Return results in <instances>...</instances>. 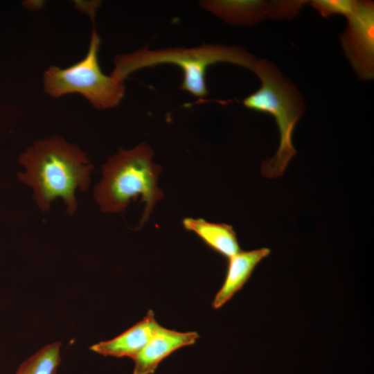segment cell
<instances>
[{
	"label": "cell",
	"mask_w": 374,
	"mask_h": 374,
	"mask_svg": "<svg viewBox=\"0 0 374 374\" xmlns=\"http://www.w3.org/2000/svg\"><path fill=\"white\" fill-rule=\"evenodd\" d=\"M341 42L350 64L362 80L374 77V3L358 1L352 15L348 18Z\"/></svg>",
	"instance_id": "6"
},
{
	"label": "cell",
	"mask_w": 374,
	"mask_h": 374,
	"mask_svg": "<svg viewBox=\"0 0 374 374\" xmlns=\"http://www.w3.org/2000/svg\"><path fill=\"white\" fill-rule=\"evenodd\" d=\"M253 72L261 81L260 87L243 100L247 109L272 116L280 133L276 154L261 165L262 175L268 178L280 177L296 154L292 145L295 126L304 110V103L296 87L287 80L276 66L264 59L256 60Z\"/></svg>",
	"instance_id": "4"
},
{
	"label": "cell",
	"mask_w": 374,
	"mask_h": 374,
	"mask_svg": "<svg viewBox=\"0 0 374 374\" xmlns=\"http://www.w3.org/2000/svg\"><path fill=\"white\" fill-rule=\"evenodd\" d=\"M182 224L187 231L195 233L208 247L227 259L241 251L236 233L229 224L193 217L184 218Z\"/></svg>",
	"instance_id": "11"
},
{
	"label": "cell",
	"mask_w": 374,
	"mask_h": 374,
	"mask_svg": "<svg viewBox=\"0 0 374 374\" xmlns=\"http://www.w3.org/2000/svg\"><path fill=\"white\" fill-rule=\"evenodd\" d=\"M357 1L353 0H314L310 2V4L323 17H328L332 15H341L348 19L354 12Z\"/></svg>",
	"instance_id": "13"
},
{
	"label": "cell",
	"mask_w": 374,
	"mask_h": 374,
	"mask_svg": "<svg viewBox=\"0 0 374 374\" xmlns=\"http://www.w3.org/2000/svg\"><path fill=\"white\" fill-rule=\"evenodd\" d=\"M198 338L196 332H178L159 326L145 347L132 359L133 374H153L165 358L182 347L194 344Z\"/></svg>",
	"instance_id": "8"
},
{
	"label": "cell",
	"mask_w": 374,
	"mask_h": 374,
	"mask_svg": "<svg viewBox=\"0 0 374 374\" xmlns=\"http://www.w3.org/2000/svg\"><path fill=\"white\" fill-rule=\"evenodd\" d=\"M24 169L19 181L33 191V198L43 212L61 199L69 215L78 209L76 192L87 191L93 169L87 154L78 145L57 136L35 141L19 157Z\"/></svg>",
	"instance_id": "1"
},
{
	"label": "cell",
	"mask_w": 374,
	"mask_h": 374,
	"mask_svg": "<svg viewBox=\"0 0 374 374\" xmlns=\"http://www.w3.org/2000/svg\"><path fill=\"white\" fill-rule=\"evenodd\" d=\"M100 37L93 28L86 55L67 68L52 65L43 75L44 90L53 98L78 93L95 108L106 109L117 106L125 93L123 82L105 74L100 66Z\"/></svg>",
	"instance_id": "5"
},
{
	"label": "cell",
	"mask_w": 374,
	"mask_h": 374,
	"mask_svg": "<svg viewBox=\"0 0 374 374\" xmlns=\"http://www.w3.org/2000/svg\"><path fill=\"white\" fill-rule=\"evenodd\" d=\"M266 247L240 251L228 258L225 278L213 301L212 305L219 309L230 301L250 278L258 265L270 254Z\"/></svg>",
	"instance_id": "10"
},
{
	"label": "cell",
	"mask_w": 374,
	"mask_h": 374,
	"mask_svg": "<svg viewBox=\"0 0 374 374\" xmlns=\"http://www.w3.org/2000/svg\"><path fill=\"white\" fill-rule=\"evenodd\" d=\"M60 342L47 344L18 367L15 374H57L61 362Z\"/></svg>",
	"instance_id": "12"
},
{
	"label": "cell",
	"mask_w": 374,
	"mask_h": 374,
	"mask_svg": "<svg viewBox=\"0 0 374 374\" xmlns=\"http://www.w3.org/2000/svg\"><path fill=\"white\" fill-rule=\"evenodd\" d=\"M304 1H265L258 0H206L200 6L233 25H251L266 17L294 16Z\"/></svg>",
	"instance_id": "7"
},
{
	"label": "cell",
	"mask_w": 374,
	"mask_h": 374,
	"mask_svg": "<svg viewBox=\"0 0 374 374\" xmlns=\"http://www.w3.org/2000/svg\"><path fill=\"white\" fill-rule=\"evenodd\" d=\"M154 152L145 143L125 150L118 148L102 166V177L93 195L104 213L124 212L132 201L141 197L145 208L139 226L148 220L155 204L163 197L157 186L161 166L152 161Z\"/></svg>",
	"instance_id": "2"
},
{
	"label": "cell",
	"mask_w": 374,
	"mask_h": 374,
	"mask_svg": "<svg viewBox=\"0 0 374 374\" xmlns=\"http://www.w3.org/2000/svg\"><path fill=\"white\" fill-rule=\"evenodd\" d=\"M256 60L242 47L220 44L200 46L170 47L150 50L143 47L134 52L115 56L111 75L123 82L132 73L143 68L170 64L183 71L180 89L198 98L208 93L206 75L208 67L218 62H228L253 71Z\"/></svg>",
	"instance_id": "3"
},
{
	"label": "cell",
	"mask_w": 374,
	"mask_h": 374,
	"mask_svg": "<svg viewBox=\"0 0 374 374\" xmlns=\"http://www.w3.org/2000/svg\"><path fill=\"white\" fill-rule=\"evenodd\" d=\"M159 326L154 312L150 310L142 320L118 336L95 344L89 349L104 356L133 359L145 347Z\"/></svg>",
	"instance_id": "9"
}]
</instances>
